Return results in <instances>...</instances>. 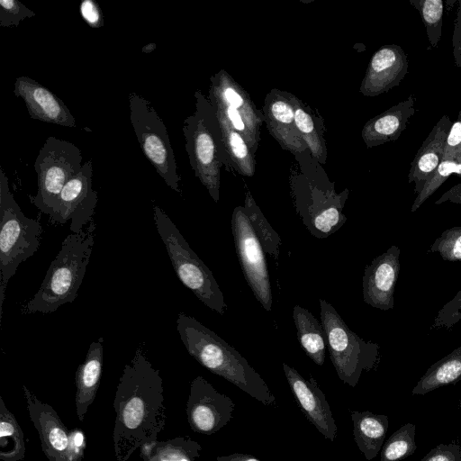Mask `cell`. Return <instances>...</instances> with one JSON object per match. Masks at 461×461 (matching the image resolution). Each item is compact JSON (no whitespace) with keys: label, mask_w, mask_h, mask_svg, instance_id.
Instances as JSON below:
<instances>
[{"label":"cell","mask_w":461,"mask_h":461,"mask_svg":"<svg viewBox=\"0 0 461 461\" xmlns=\"http://www.w3.org/2000/svg\"><path fill=\"white\" fill-rule=\"evenodd\" d=\"M414 103L415 98L411 95L406 100L368 120L361 131L366 147L373 148L396 140L416 112Z\"/></svg>","instance_id":"ac0fdd59"},{"label":"cell","mask_w":461,"mask_h":461,"mask_svg":"<svg viewBox=\"0 0 461 461\" xmlns=\"http://www.w3.org/2000/svg\"><path fill=\"white\" fill-rule=\"evenodd\" d=\"M443 158L461 159V110L447 133Z\"/></svg>","instance_id":"d6a6232c"},{"label":"cell","mask_w":461,"mask_h":461,"mask_svg":"<svg viewBox=\"0 0 461 461\" xmlns=\"http://www.w3.org/2000/svg\"><path fill=\"white\" fill-rule=\"evenodd\" d=\"M49 440L51 446L59 451H63L68 447V438L64 432L59 427L52 428L49 432Z\"/></svg>","instance_id":"74e56055"},{"label":"cell","mask_w":461,"mask_h":461,"mask_svg":"<svg viewBox=\"0 0 461 461\" xmlns=\"http://www.w3.org/2000/svg\"><path fill=\"white\" fill-rule=\"evenodd\" d=\"M459 321H461V289L438 311L431 328L449 330Z\"/></svg>","instance_id":"1f68e13d"},{"label":"cell","mask_w":461,"mask_h":461,"mask_svg":"<svg viewBox=\"0 0 461 461\" xmlns=\"http://www.w3.org/2000/svg\"><path fill=\"white\" fill-rule=\"evenodd\" d=\"M81 150L73 143L48 137L34 163L38 191L31 202L51 218L60 193L70 178L82 168Z\"/></svg>","instance_id":"52a82bcc"},{"label":"cell","mask_w":461,"mask_h":461,"mask_svg":"<svg viewBox=\"0 0 461 461\" xmlns=\"http://www.w3.org/2000/svg\"><path fill=\"white\" fill-rule=\"evenodd\" d=\"M196 109L184 122L185 149L194 175L205 186L215 203L220 199L221 158L215 134L216 119L212 105L198 90Z\"/></svg>","instance_id":"8992f818"},{"label":"cell","mask_w":461,"mask_h":461,"mask_svg":"<svg viewBox=\"0 0 461 461\" xmlns=\"http://www.w3.org/2000/svg\"><path fill=\"white\" fill-rule=\"evenodd\" d=\"M452 45L455 64L461 69V0L458 1L456 15L454 23Z\"/></svg>","instance_id":"8d00e7d4"},{"label":"cell","mask_w":461,"mask_h":461,"mask_svg":"<svg viewBox=\"0 0 461 461\" xmlns=\"http://www.w3.org/2000/svg\"><path fill=\"white\" fill-rule=\"evenodd\" d=\"M319 302L330 358L339 379L355 387L362 371H369L377 364L379 345L365 341L352 331L326 300L320 299Z\"/></svg>","instance_id":"5b68a950"},{"label":"cell","mask_w":461,"mask_h":461,"mask_svg":"<svg viewBox=\"0 0 461 461\" xmlns=\"http://www.w3.org/2000/svg\"><path fill=\"white\" fill-rule=\"evenodd\" d=\"M153 215L157 230L179 280L206 306L223 315L227 311V304L212 272L194 252L159 206H153Z\"/></svg>","instance_id":"277c9868"},{"label":"cell","mask_w":461,"mask_h":461,"mask_svg":"<svg viewBox=\"0 0 461 461\" xmlns=\"http://www.w3.org/2000/svg\"><path fill=\"white\" fill-rule=\"evenodd\" d=\"M285 375L297 403L307 420L328 440L337 438V425L325 394L316 380L310 375L303 378L298 371L287 364H283Z\"/></svg>","instance_id":"8fae6325"},{"label":"cell","mask_w":461,"mask_h":461,"mask_svg":"<svg viewBox=\"0 0 461 461\" xmlns=\"http://www.w3.org/2000/svg\"><path fill=\"white\" fill-rule=\"evenodd\" d=\"M452 174H457L461 176V159L443 158L426 181L421 192L417 194L411 212H416Z\"/></svg>","instance_id":"f1b7e54d"},{"label":"cell","mask_w":461,"mask_h":461,"mask_svg":"<svg viewBox=\"0 0 461 461\" xmlns=\"http://www.w3.org/2000/svg\"><path fill=\"white\" fill-rule=\"evenodd\" d=\"M163 461H169V460H163ZM176 461H188L187 459H180V460H176Z\"/></svg>","instance_id":"ee69618b"},{"label":"cell","mask_w":461,"mask_h":461,"mask_svg":"<svg viewBox=\"0 0 461 461\" xmlns=\"http://www.w3.org/2000/svg\"><path fill=\"white\" fill-rule=\"evenodd\" d=\"M0 325L5 292L18 266L39 249L42 228L25 216L10 191L8 178L0 167Z\"/></svg>","instance_id":"3957f363"},{"label":"cell","mask_w":461,"mask_h":461,"mask_svg":"<svg viewBox=\"0 0 461 461\" xmlns=\"http://www.w3.org/2000/svg\"><path fill=\"white\" fill-rule=\"evenodd\" d=\"M460 407H461V401H460Z\"/></svg>","instance_id":"f6af8a7d"},{"label":"cell","mask_w":461,"mask_h":461,"mask_svg":"<svg viewBox=\"0 0 461 461\" xmlns=\"http://www.w3.org/2000/svg\"><path fill=\"white\" fill-rule=\"evenodd\" d=\"M415 425L407 423L397 429L382 447L380 461H401L416 450Z\"/></svg>","instance_id":"4316f807"},{"label":"cell","mask_w":461,"mask_h":461,"mask_svg":"<svg viewBox=\"0 0 461 461\" xmlns=\"http://www.w3.org/2000/svg\"><path fill=\"white\" fill-rule=\"evenodd\" d=\"M293 319L297 330V339L306 355L318 366L325 360L327 339L321 323L300 305L293 309Z\"/></svg>","instance_id":"44dd1931"},{"label":"cell","mask_w":461,"mask_h":461,"mask_svg":"<svg viewBox=\"0 0 461 461\" xmlns=\"http://www.w3.org/2000/svg\"><path fill=\"white\" fill-rule=\"evenodd\" d=\"M244 208L265 252L277 259L280 253L281 239L267 221L249 191L246 192Z\"/></svg>","instance_id":"d4e9b609"},{"label":"cell","mask_w":461,"mask_h":461,"mask_svg":"<svg viewBox=\"0 0 461 461\" xmlns=\"http://www.w3.org/2000/svg\"><path fill=\"white\" fill-rule=\"evenodd\" d=\"M210 95L236 110L245 121L253 136L259 141L263 113L257 109L249 93L239 85L224 69L211 78Z\"/></svg>","instance_id":"d6986e66"},{"label":"cell","mask_w":461,"mask_h":461,"mask_svg":"<svg viewBox=\"0 0 461 461\" xmlns=\"http://www.w3.org/2000/svg\"><path fill=\"white\" fill-rule=\"evenodd\" d=\"M431 252H438L446 261L461 262V226L446 230L431 245Z\"/></svg>","instance_id":"f546056e"},{"label":"cell","mask_w":461,"mask_h":461,"mask_svg":"<svg viewBox=\"0 0 461 461\" xmlns=\"http://www.w3.org/2000/svg\"><path fill=\"white\" fill-rule=\"evenodd\" d=\"M129 108L130 120L144 155L165 183L181 193L175 154L164 122L151 104L134 92L129 95Z\"/></svg>","instance_id":"ba28073f"},{"label":"cell","mask_w":461,"mask_h":461,"mask_svg":"<svg viewBox=\"0 0 461 461\" xmlns=\"http://www.w3.org/2000/svg\"><path fill=\"white\" fill-rule=\"evenodd\" d=\"M452 123L448 115H443L432 128L411 164L408 181L415 183L414 193L417 194L421 192L428 178L442 161L446 139Z\"/></svg>","instance_id":"e0dca14e"},{"label":"cell","mask_w":461,"mask_h":461,"mask_svg":"<svg viewBox=\"0 0 461 461\" xmlns=\"http://www.w3.org/2000/svg\"><path fill=\"white\" fill-rule=\"evenodd\" d=\"M93 164L86 161L80 171L63 187L55 212L50 221L66 223L70 221L72 233H79L93 220L97 193L92 187Z\"/></svg>","instance_id":"30bf717a"},{"label":"cell","mask_w":461,"mask_h":461,"mask_svg":"<svg viewBox=\"0 0 461 461\" xmlns=\"http://www.w3.org/2000/svg\"><path fill=\"white\" fill-rule=\"evenodd\" d=\"M193 395L197 401L191 408L190 418L195 429L212 434L229 423L235 408L229 396L216 391L202 377L194 381Z\"/></svg>","instance_id":"5bb4252c"},{"label":"cell","mask_w":461,"mask_h":461,"mask_svg":"<svg viewBox=\"0 0 461 461\" xmlns=\"http://www.w3.org/2000/svg\"><path fill=\"white\" fill-rule=\"evenodd\" d=\"M155 48H156L155 43H149L142 48V51L145 53H149V52H151L152 50H154Z\"/></svg>","instance_id":"b9f144b4"},{"label":"cell","mask_w":461,"mask_h":461,"mask_svg":"<svg viewBox=\"0 0 461 461\" xmlns=\"http://www.w3.org/2000/svg\"><path fill=\"white\" fill-rule=\"evenodd\" d=\"M217 461H260L259 459L248 455V454H240L234 453L228 456H222L217 457Z\"/></svg>","instance_id":"ab89813d"},{"label":"cell","mask_w":461,"mask_h":461,"mask_svg":"<svg viewBox=\"0 0 461 461\" xmlns=\"http://www.w3.org/2000/svg\"><path fill=\"white\" fill-rule=\"evenodd\" d=\"M14 94L24 101L32 119L70 128L76 121L64 102L44 86L28 77H19Z\"/></svg>","instance_id":"9a60e30c"},{"label":"cell","mask_w":461,"mask_h":461,"mask_svg":"<svg viewBox=\"0 0 461 461\" xmlns=\"http://www.w3.org/2000/svg\"><path fill=\"white\" fill-rule=\"evenodd\" d=\"M144 405L142 401L134 397L127 403L123 411V421L130 429L137 428L143 420Z\"/></svg>","instance_id":"d590c367"},{"label":"cell","mask_w":461,"mask_h":461,"mask_svg":"<svg viewBox=\"0 0 461 461\" xmlns=\"http://www.w3.org/2000/svg\"><path fill=\"white\" fill-rule=\"evenodd\" d=\"M95 228L93 219L81 232L66 237L41 287L23 309V313L47 314L75 301L93 251Z\"/></svg>","instance_id":"7a4b0ae2"},{"label":"cell","mask_w":461,"mask_h":461,"mask_svg":"<svg viewBox=\"0 0 461 461\" xmlns=\"http://www.w3.org/2000/svg\"><path fill=\"white\" fill-rule=\"evenodd\" d=\"M263 116L269 133L284 149L294 155L308 149L297 130L294 111L285 91L272 89L267 95Z\"/></svg>","instance_id":"2e32d148"},{"label":"cell","mask_w":461,"mask_h":461,"mask_svg":"<svg viewBox=\"0 0 461 461\" xmlns=\"http://www.w3.org/2000/svg\"><path fill=\"white\" fill-rule=\"evenodd\" d=\"M420 13L431 48H437L441 38L444 2L442 0H410Z\"/></svg>","instance_id":"83f0119b"},{"label":"cell","mask_w":461,"mask_h":461,"mask_svg":"<svg viewBox=\"0 0 461 461\" xmlns=\"http://www.w3.org/2000/svg\"><path fill=\"white\" fill-rule=\"evenodd\" d=\"M83 441V436L81 433H77L74 438L75 445L77 447H79L82 444Z\"/></svg>","instance_id":"7bdbcfd3"},{"label":"cell","mask_w":461,"mask_h":461,"mask_svg":"<svg viewBox=\"0 0 461 461\" xmlns=\"http://www.w3.org/2000/svg\"><path fill=\"white\" fill-rule=\"evenodd\" d=\"M35 15L36 14L32 10L18 0H0V25L2 27L18 26L25 18Z\"/></svg>","instance_id":"4dcf8cb0"},{"label":"cell","mask_w":461,"mask_h":461,"mask_svg":"<svg viewBox=\"0 0 461 461\" xmlns=\"http://www.w3.org/2000/svg\"><path fill=\"white\" fill-rule=\"evenodd\" d=\"M231 230L244 277L256 299L267 312H270L273 296L266 252L253 230L244 206H237L233 210Z\"/></svg>","instance_id":"9c48e42d"},{"label":"cell","mask_w":461,"mask_h":461,"mask_svg":"<svg viewBox=\"0 0 461 461\" xmlns=\"http://www.w3.org/2000/svg\"><path fill=\"white\" fill-rule=\"evenodd\" d=\"M445 202H451L461 204V182L455 185L445 192L439 199L435 202V204H440Z\"/></svg>","instance_id":"f35d334b"},{"label":"cell","mask_w":461,"mask_h":461,"mask_svg":"<svg viewBox=\"0 0 461 461\" xmlns=\"http://www.w3.org/2000/svg\"><path fill=\"white\" fill-rule=\"evenodd\" d=\"M421 461H461V447L456 444H440L431 449Z\"/></svg>","instance_id":"836d02e7"},{"label":"cell","mask_w":461,"mask_h":461,"mask_svg":"<svg viewBox=\"0 0 461 461\" xmlns=\"http://www.w3.org/2000/svg\"><path fill=\"white\" fill-rule=\"evenodd\" d=\"M354 439L366 460L375 458L383 447L389 426L387 416L368 411H350Z\"/></svg>","instance_id":"ffe728a7"},{"label":"cell","mask_w":461,"mask_h":461,"mask_svg":"<svg viewBox=\"0 0 461 461\" xmlns=\"http://www.w3.org/2000/svg\"><path fill=\"white\" fill-rule=\"evenodd\" d=\"M461 380V346L429 366L412 390L423 395Z\"/></svg>","instance_id":"cb8c5ba5"},{"label":"cell","mask_w":461,"mask_h":461,"mask_svg":"<svg viewBox=\"0 0 461 461\" xmlns=\"http://www.w3.org/2000/svg\"><path fill=\"white\" fill-rule=\"evenodd\" d=\"M84 21L93 28H101L104 25L102 10L94 0H84L79 7Z\"/></svg>","instance_id":"e575fe53"},{"label":"cell","mask_w":461,"mask_h":461,"mask_svg":"<svg viewBox=\"0 0 461 461\" xmlns=\"http://www.w3.org/2000/svg\"><path fill=\"white\" fill-rule=\"evenodd\" d=\"M176 330L188 353L212 373L221 376L265 405L276 398L259 374L230 345L194 317L180 312Z\"/></svg>","instance_id":"6da1fadb"},{"label":"cell","mask_w":461,"mask_h":461,"mask_svg":"<svg viewBox=\"0 0 461 461\" xmlns=\"http://www.w3.org/2000/svg\"><path fill=\"white\" fill-rule=\"evenodd\" d=\"M103 363V339L89 346L85 363L77 370V384L82 394L92 393L99 382Z\"/></svg>","instance_id":"484cf974"},{"label":"cell","mask_w":461,"mask_h":461,"mask_svg":"<svg viewBox=\"0 0 461 461\" xmlns=\"http://www.w3.org/2000/svg\"><path fill=\"white\" fill-rule=\"evenodd\" d=\"M400 249L391 246L367 265L363 276V298L368 305L383 311L393 307L394 290L400 271Z\"/></svg>","instance_id":"7c38bea8"},{"label":"cell","mask_w":461,"mask_h":461,"mask_svg":"<svg viewBox=\"0 0 461 461\" xmlns=\"http://www.w3.org/2000/svg\"><path fill=\"white\" fill-rule=\"evenodd\" d=\"M14 432V428L11 423L2 421L0 424V437L10 436Z\"/></svg>","instance_id":"60d3db41"},{"label":"cell","mask_w":461,"mask_h":461,"mask_svg":"<svg viewBox=\"0 0 461 461\" xmlns=\"http://www.w3.org/2000/svg\"><path fill=\"white\" fill-rule=\"evenodd\" d=\"M285 95L293 105L295 124L302 139L312 157L320 163L325 164L328 151L322 134V122L297 96L288 92H285Z\"/></svg>","instance_id":"7402d4cb"},{"label":"cell","mask_w":461,"mask_h":461,"mask_svg":"<svg viewBox=\"0 0 461 461\" xmlns=\"http://www.w3.org/2000/svg\"><path fill=\"white\" fill-rule=\"evenodd\" d=\"M405 51L396 44L379 48L372 56L359 92L365 96H376L399 86L408 72Z\"/></svg>","instance_id":"4fadbf2b"},{"label":"cell","mask_w":461,"mask_h":461,"mask_svg":"<svg viewBox=\"0 0 461 461\" xmlns=\"http://www.w3.org/2000/svg\"><path fill=\"white\" fill-rule=\"evenodd\" d=\"M213 110L221 134L222 146L235 169L243 176H254L256 171L255 154L243 137L229 123L225 116L219 110Z\"/></svg>","instance_id":"603a6c76"}]
</instances>
